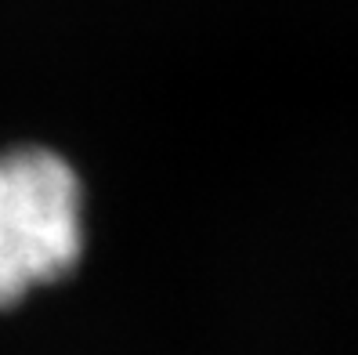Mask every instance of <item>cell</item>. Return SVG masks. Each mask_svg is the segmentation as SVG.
I'll return each mask as SVG.
<instances>
[{"instance_id": "6da1fadb", "label": "cell", "mask_w": 358, "mask_h": 355, "mask_svg": "<svg viewBox=\"0 0 358 355\" xmlns=\"http://www.w3.org/2000/svg\"><path fill=\"white\" fill-rule=\"evenodd\" d=\"M83 250V196L48 149L0 153V305L73 272Z\"/></svg>"}]
</instances>
